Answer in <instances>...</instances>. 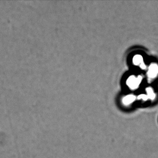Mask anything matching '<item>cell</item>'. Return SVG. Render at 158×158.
<instances>
[{
    "label": "cell",
    "mask_w": 158,
    "mask_h": 158,
    "mask_svg": "<svg viewBox=\"0 0 158 158\" xmlns=\"http://www.w3.org/2000/svg\"><path fill=\"white\" fill-rule=\"evenodd\" d=\"M158 74V65L155 64H151L149 67L148 73V76L150 78H153L156 77Z\"/></svg>",
    "instance_id": "cell-2"
},
{
    "label": "cell",
    "mask_w": 158,
    "mask_h": 158,
    "mask_svg": "<svg viewBox=\"0 0 158 158\" xmlns=\"http://www.w3.org/2000/svg\"><path fill=\"white\" fill-rule=\"evenodd\" d=\"M135 99V97L133 95H128L124 98L123 99V103L125 105H128L133 102Z\"/></svg>",
    "instance_id": "cell-4"
},
{
    "label": "cell",
    "mask_w": 158,
    "mask_h": 158,
    "mask_svg": "<svg viewBox=\"0 0 158 158\" xmlns=\"http://www.w3.org/2000/svg\"><path fill=\"white\" fill-rule=\"evenodd\" d=\"M147 92H148V99H153L155 98V94L153 92V90L152 89L150 88L148 89H147Z\"/></svg>",
    "instance_id": "cell-5"
},
{
    "label": "cell",
    "mask_w": 158,
    "mask_h": 158,
    "mask_svg": "<svg viewBox=\"0 0 158 158\" xmlns=\"http://www.w3.org/2000/svg\"><path fill=\"white\" fill-rule=\"evenodd\" d=\"M133 63L135 65H140L142 69L146 68V66L143 62V58L140 55H136L133 58Z\"/></svg>",
    "instance_id": "cell-3"
},
{
    "label": "cell",
    "mask_w": 158,
    "mask_h": 158,
    "mask_svg": "<svg viewBox=\"0 0 158 158\" xmlns=\"http://www.w3.org/2000/svg\"><path fill=\"white\" fill-rule=\"evenodd\" d=\"M142 77L139 76L138 77L132 76L130 77L127 81V84L131 89H133L137 88L141 82Z\"/></svg>",
    "instance_id": "cell-1"
}]
</instances>
